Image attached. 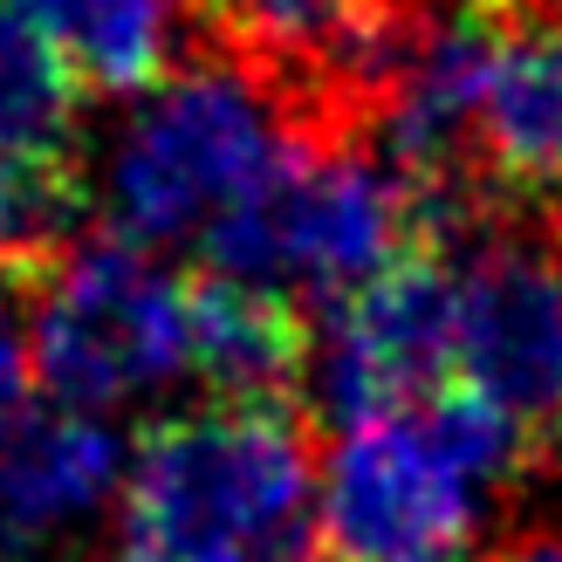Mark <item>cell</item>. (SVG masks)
Segmentation results:
<instances>
[{
  "label": "cell",
  "instance_id": "cell-1",
  "mask_svg": "<svg viewBox=\"0 0 562 562\" xmlns=\"http://www.w3.org/2000/svg\"><path fill=\"white\" fill-rule=\"evenodd\" d=\"M316 487L302 405L151 418L124 460L117 562H316Z\"/></svg>",
  "mask_w": 562,
  "mask_h": 562
},
{
  "label": "cell",
  "instance_id": "cell-2",
  "mask_svg": "<svg viewBox=\"0 0 562 562\" xmlns=\"http://www.w3.org/2000/svg\"><path fill=\"white\" fill-rule=\"evenodd\" d=\"M426 240H439L426 200L384 158L357 151L350 137L295 131L268 172L206 220L200 261L206 274L261 281L329 316Z\"/></svg>",
  "mask_w": 562,
  "mask_h": 562
},
{
  "label": "cell",
  "instance_id": "cell-3",
  "mask_svg": "<svg viewBox=\"0 0 562 562\" xmlns=\"http://www.w3.org/2000/svg\"><path fill=\"white\" fill-rule=\"evenodd\" d=\"M289 137L295 131L268 97V82L247 76L240 63L165 76L110 145L103 200H97L103 240L151 255L165 240L206 234V220L227 213L281 158Z\"/></svg>",
  "mask_w": 562,
  "mask_h": 562
},
{
  "label": "cell",
  "instance_id": "cell-4",
  "mask_svg": "<svg viewBox=\"0 0 562 562\" xmlns=\"http://www.w3.org/2000/svg\"><path fill=\"white\" fill-rule=\"evenodd\" d=\"M186 274L124 240L69 247L35 302V384L76 412H110L186 371Z\"/></svg>",
  "mask_w": 562,
  "mask_h": 562
},
{
  "label": "cell",
  "instance_id": "cell-5",
  "mask_svg": "<svg viewBox=\"0 0 562 562\" xmlns=\"http://www.w3.org/2000/svg\"><path fill=\"white\" fill-rule=\"evenodd\" d=\"M192 14L240 55L247 76L268 82L302 137H350V124H371L426 35L405 0H192Z\"/></svg>",
  "mask_w": 562,
  "mask_h": 562
},
{
  "label": "cell",
  "instance_id": "cell-6",
  "mask_svg": "<svg viewBox=\"0 0 562 562\" xmlns=\"http://www.w3.org/2000/svg\"><path fill=\"white\" fill-rule=\"evenodd\" d=\"M460 371V247L426 240L329 308L308 391L336 432L412 412Z\"/></svg>",
  "mask_w": 562,
  "mask_h": 562
},
{
  "label": "cell",
  "instance_id": "cell-7",
  "mask_svg": "<svg viewBox=\"0 0 562 562\" xmlns=\"http://www.w3.org/2000/svg\"><path fill=\"white\" fill-rule=\"evenodd\" d=\"M481 501L418 412H391L336 432L316 487V549L323 562H467Z\"/></svg>",
  "mask_w": 562,
  "mask_h": 562
},
{
  "label": "cell",
  "instance_id": "cell-8",
  "mask_svg": "<svg viewBox=\"0 0 562 562\" xmlns=\"http://www.w3.org/2000/svg\"><path fill=\"white\" fill-rule=\"evenodd\" d=\"M536 439L562 432V255L521 234L460 240V371Z\"/></svg>",
  "mask_w": 562,
  "mask_h": 562
},
{
  "label": "cell",
  "instance_id": "cell-9",
  "mask_svg": "<svg viewBox=\"0 0 562 562\" xmlns=\"http://www.w3.org/2000/svg\"><path fill=\"white\" fill-rule=\"evenodd\" d=\"M124 473L103 412L27 398L0 412V562H48L90 521Z\"/></svg>",
  "mask_w": 562,
  "mask_h": 562
},
{
  "label": "cell",
  "instance_id": "cell-10",
  "mask_svg": "<svg viewBox=\"0 0 562 562\" xmlns=\"http://www.w3.org/2000/svg\"><path fill=\"white\" fill-rule=\"evenodd\" d=\"M481 192L487 206H562V8L549 0H501L481 97Z\"/></svg>",
  "mask_w": 562,
  "mask_h": 562
},
{
  "label": "cell",
  "instance_id": "cell-11",
  "mask_svg": "<svg viewBox=\"0 0 562 562\" xmlns=\"http://www.w3.org/2000/svg\"><path fill=\"white\" fill-rule=\"evenodd\" d=\"M186 371L213 391V405H295L316 371V329L308 308L261 281L234 274H186Z\"/></svg>",
  "mask_w": 562,
  "mask_h": 562
},
{
  "label": "cell",
  "instance_id": "cell-12",
  "mask_svg": "<svg viewBox=\"0 0 562 562\" xmlns=\"http://www.w3.org/2000/svg\"><path fill=\"white\" fill-rule=\"evenodd\" d=\"M0 145L82 172V82L27 0H0Z\"/></svg>",
  "mask_w": 562,
  "mask_h": 562
},
{
  "label": "cell",
  "instance_id": "cell-13",
  "mask_svg": "<svg viewBox=\"0 0 562 562\" xmlns=\"http://www.w3.org/2000/svg\"><path fill=\"white\" fill-rule=\"evenodd\" d=\"M82 90L151 97L172 55V0H27Z\"/></svg>",
  "mask_w": 562,
  "mask_h": 562
},
{
  "label": "cell",
  "instance_id": "cell-14",
  "mask_svg": "<svg viewBox=\"0 0 562 562\" xmlns=\"http://www.w3.org/2000/svg\"><path fill=\"white\" fill-rule=\"evenodd\" d=\"M90 213V179L35 165L0 145V268H55L76 220Z\"/></svg>",
  "mask_w": 562,
  "mask_h": 562
},
{
  "label": "cell",
  "instance_id": "cell-15",
  "mask_svg": "<svg viewBox=\"0 0 562 562\" xmlns=\"http://www.w3.org/2000/svg\"><path fill=\"white\" fill-rule=\"evenodd\" d=\"M412 412H418V426L439 439V453L453 460L481 494L508 487L515 473L536 460V446H542L508 405H494L487 391H473L467 378H446L432 398H426V405H412Z\"/></svg>",
  "mask_w": 562,
  "mask_h": 562
},
{
  "label": "cell",
  "instance_id": "cell-16",
  "mask_svg": "<svg viewBox=\"0 0 562 562\" xmlns=\"http://www.w3.org/2000/svg\"><path fill=\"white\" fill-rule=\"evenodd\" d=\"M48 268H0V412H14L35 384V302Z\"/></svg>",
  "mask_w": 562,
  "mask_h": 562
},
{
  "label": "cell",
  "instance_id": "cell-17",
  "mask_svg": "<svg viewBox=\"0 0 562 562\" xmlns=\"http://www.w3.org/2000/svg\"><path fill=\"white\" fill-rule=\"evenodd\" d=\"M487 562H562V542H521V549H501Z\"/></svg>",
  "mask_w": 562,
  "mask_h": 562
},
{
  "label": "cell",
  "instance_id": "cell-18",
  "mask_svg": "<svg viewBox=\"0 0 562 562\" xmlns=\"http://www.w3.org/2000/svg\"><path fill=\"white\" fill-rule=\"evenodd\" d=\"M549 8H562V0H549Z\"/></svg>",
  "mask_w": 562,
  "mask_h": 562
},
{
  "label": "cell",
  "instance_id": "cell-19",
  "mask_svg": "<svg viewBox=\"0 0 562 562\" xmlns=\"http://www.w3.org/2000/svg\"><path fill=\"white\" fill-rule=\"evenodd\" d=\"M555 439H562V432H555Z\"/></svg>",
  "mask_w": 562,
  "mask_h": 562
}]
</instances>
